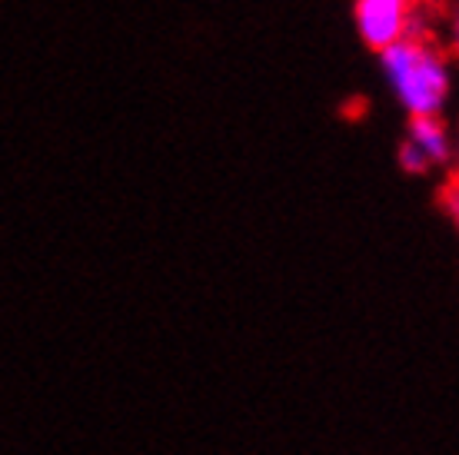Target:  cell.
I'll return each instance as SVG.
<instances>
[{
	"instance_id": "4",
	"label": "cell",
	"mask_w": 459,
	"mask_h": 455,
	"mask_svg": "<svg viewBox=\"0 0 459 455\" xmlns=\"http://www.w3.org/2000/svg\"><path fill=\"white\" fill-rule=\"evenodd\" d=\"M446 54L453 64H459V0L453 4L449 21H446Z\"/></svg>"
},
{
	"instance_id": "3",
	"label": "cell",
	"mask_w": 459,
	"mask_h": 455,
	"mask_svg": "<svg viewBox=\"0 0 459 455\" xmlns=\"http://www.w3.org/2000/svg\"><path fill=\"white\" fill-rule=\"evenodd\" d=\"M453 159V137L443 116H410L400 143V163L410 173H429Z\"/></svg>"
},
{
	"instance_id": "2",
	"label": "cell",
	"mask_w": 459,
	"mask_h": 455,
	"mask_svg": "<svg viewBox=\"0 0 459 455\" xmlns=\"http://www.w3.org/2000/svg\"><path fill=\"white\" fill-rule=\"evenodd\" d=\"M356 34L369 50H386L390 44L416 30L413 7L406 0H356L353 4Z\"/></svg>"
},
{
	"instance_id": "5",
	"label": "cell",
	"mask_w": 459,
	"mask_h": 455,
	"mask_svg": "<svg viewBox=\"0 0 459 455\" xmlns=\"http://www.w3.org/2000/svg\"><path fill=\"white\" fill-rule=\"evenodd\" d=\"M446 210H449V217L456 219V227H459V180L446 190Z\"/></svg>"
},
{
	"instance_id": "1",
	"label": "cell",
	"mask_w": 459,
	"mask_h": 455,
	"mask_svg": "<svg viewBox=\"0 0 459 455\" xmlns=\"http://www.w3.org/2000/svg\"><path fill=\"white\" fill-rule=\"evenodd\" d=\"M379 67L390 93L410 116H443L446 103L453 100V60L420 27L379 50Z\"/></svg>"
},
{
	"instance_id": "6",
	"label": "cell",
	"mask_w": 459,
	"mask_h": 455,
	"mask_svg": "<svg viewBox=\"0 0 459 455\" xmlns=\"http://www.w3.org/2000/svg\"><path fill=\"white\" fill-rule=\"evenodd\" d=\"M453 157H456V163H459V130H456V140H453Z\"/></svg>"
},
{
	"instance_id": "7",
	"label": "cell",
	"mask_w": 459,
	"mask_h": 455,
	"mask_svg": "<svg viewBox=\"0 0 459 455\" xmlns=\"http://www.w3.org/2000/svg\"><path fill=\"white\" fill-rule=\"evenodd\" d=\"M406 4H410V7H416V4H420V0H406Z\"/></svg>"
}]
</instances>
